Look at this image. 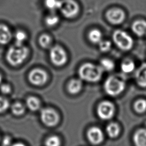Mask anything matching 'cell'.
<instances>
[{
  "mask_svg": "<svg viewBox=\"0 0 146 146\" xmlns=\"http://www.w3.org/2000/svg\"><path fill=\"white\" fill-rule=\"evenodd\" d=\"M1 81H2V76H1V75L0 74V84H1Z\"/></svg>",
  "mask_w": 146,
  "mask_h": 146,
  "instance_id": "obj_34",
  "label": "cell"
},
{
  "mask_svg": "<svg viewBox=\"0 0 146 146\" xmlns=\"http://www.w3.org/2000/svg\"><path fill=\"white\" fill-rule=\"evenodd\" d=\"M115 107L113 104L108 101L100 103L98 107V115L103 120L110 119L114 114Z\"/></svg>",
  "mask_w": 146,
  "mask_h": 146,
  "instance_id": "obj_9",
  "label": "cell"
},
{
  "mask_svg": "<svg viewBox=\"0 0 146 146\" xmlns=\"http://www.w3.org/2000/svg\"><path fill=\"white\" fill-rule=\"evenodd\" d=\"M100 66L103 71H110L114 68L115 64L112 60L108 58H104L101 60Z\"/></svg>",
  "mask_w": 146,
  "mask_h": 146,
  "instance_id": "obj_20",
  "label": "cell"
},
{
  "mask_svg": "<svg viewBox=\"0 0 146 146\" xmlns=\"http://www.w3.org/2000/svg\"><path fill=\"white\" fill-rule=\"evenodd\" d=\"M87 137L92 144H99L103 140V134L102 130L98 127L91 128L87 132Z\"/></svg>",
  "mask_w": 146,
  "mask_h": 146,
  "instance_id": "obj_11",
  "label": "cell"
},
{
  "mask_svg": "<svg viewBox=\"0 0 146 146\" xmlns=\"http://www.w3.org/2000/svg\"><path fill=\"white\" fill-rule=\"evenodd\" d=\"M112 39L116 45L122 50H129L133 45L132 38L121 30H115L113 33Z\"/></svg>",
  "mask_w": 146,
  "mask_h": 146,
  "instance_id": "obj_4",
  "label": "cell"
},
{
  "mask_svg": "<svg viewBox=\"0 0 146 146\" xmlns=\"http://www.w3.org/2000/svg\"><path fill=\"white\" fill-rule=\"evenodd\" d=\"M125 87V82L116 76L111 75L106 80L104 88L108 95L116 96L121 94Z\"/></svg>",
  "mask_w": 146,
  "mask_h": 146,
  "instance_id": "obj_3",
  "label": "cell"
},
{
  "mask_svg": "<svg viewBox=\"0 0 146 146\" xmlns=\"http://www.w3.org/2000/svg\"><path fill=\"white\" fill-rule=\"evenodd\" d=\"M9 106V101L6 98L0 96V113L6 111Z\"/></svg>",
  "mask_w": 146,
  "mask_h": 146,
  "instance_id": "obj_30",
  "label": "cell"
},
{
  "mask_svg": "<svg viewBox=\"0 0 146 146\" xmlns=\"http://www.w3.org/2000/svg\"><path fill=\"white\" fill-rule=\"evenodd\" d=\"M131 29L133 33L138 36L146 35V21L144 20L135 21L132 23Z\"/></svg>",
  "mask_w": 146,
  "mask_h": 146,
  "instance_id": "obj_13",
  "label": "cell"
},
{
  "mask_svg": "<svg viewBox=\"0 0 146 146\" xmlns=\"http://www.w3.org/2000/svg\"><path fill=\"white\" fill-rule=\"evenodd\" d=\"M103 71L100 66L91 63H85L80 67L78 74L82 79L87 82H95L100 79Z\"/></svg>",
  "mask_w": 146,
  "mask_h": 146,
  "instance_id": "obj_2",
  "label": "cell"
},
{
  "mask_svg": "<svg viewBox=\"0 0 146 146\" xmlns=\"http://www.w3.org/2000/svg\"><path fill=\"white\" fill-rule=\"evenodd\" d=\"M38 41L41 47L44 48H48L51 45V39L48 35L46 34H43L39 36Z\"/></svg>",
  "mask_w": 146,
  "mask_h": 146,
  "instance_id": "obj_23",
  "label": "cell"
},
{
  "mask_svg": "<svg viewBox=\"0 0 146 146\" xmlns=\"http://www.w3.org/2000/svg\"><path fill=\"white\" fill-rule=\"evenodd\" d=\"M12 146H25V145L22 143H16L13 145Z\"/></svg>",
  "mask_w": 146,
  "mask_h": 146,
  "instance_id": "obj_33",
  "label": "cell"
},
{
  "mask_svg": "<svg viewBox=\"0 0 146 146\" xmlns=\"http://www.w3.org/2000/svg\"><path fill=\"white\" fill-rule=\"evenodd\" d=\"M135 68V64L131 59H125L121 64V71L126 74L132 72Z\"/></svg>",
  "mask_w": 146,
  "mask_h": 146,
  "instance_id": "obj_19",
  "label": "cell"
},
{
  "mask_svg": "<svg viewBox=\"0 0 146 146\" xmlns=\"http://www.w3.org/2000/svg\"><path fill=\"white\" fill-rule=\"evenodd\" d=\"M50 58L51 62L56 66L64 65L67 60L65 50L59 46H55L50 49Z\"/></svg>",
  "mask_w": 146,
  "mask_h": 146,
  "instance_id": "obj_6",
  "label": "cell"
},
{
  "mask_svg": "<svg viewBox=\"0 0 146 146\" xmlns=\"http://www.w3.org/2000/svg\"><path fill=\"white\" fill-rule=\"evenodd\" d=\"M133 140L135 146H146V129L136 131L133 135Z\"/></svg>",
  "mask_w": 146,
  "mask_h": 146,
  "instance_id": "obj_15",
  "label": "cell"
},
{
  "mask_svg": "<svg viewBox=\"0 0 146 146\" xmlns=\"http://www.w3.org/2000/svg\"><path fill=\"white\" fill-rule=\"evenodd\" d=\"M28 108L31 111H36L40 107V102L38 99L34 97H30L26 101Z\"/></svg>",
  "mask_w": 146,
  "mask_h": 146,
  "instance_id": "obj_21",
  "label": "cell"
},
{
  "mask_svg": "<svg viewBox=\"0 0 146 146\" xmlns=\"http://www.w3.org/2000/svg\"><path fill=\"white\" fill-rule=\"evenodd\" d=\"M89 40L93 43H99L102 40V34L98 29L91 30L88 35Z\"/></svg>",
  "mask_w": 146,
  "mask_h": 146,
  "instance_id": "obj_17",
  "label": "cell"
},
{
  "mask_svg": "<svg viewBox=\"0 0 146 146\" xmlns=\"http://www.w3.org/2000/svg\"><path fill=\"white\" fill-rule=\"evenodd\" d=\"M106 131L110 137L115 138L119 134L120 127L116 123H111L107 125Z\"/></svg>",
  "mask_w": 146,
  "mask_h": 146,
  "instance_id": "obj_18",
  "label": "cell"
},
{
  "mask_svg": "<svg viewBox=\"0 0 146 146\" xmlns=\"http://www.w3.org/2000/svg\"><path fill=\"white\" fill-rule=\"evenodd\" d=\"M82 87V82L81 80L74 79L70 81L68 84V90L72 94H75L79 92Z\"/></svg>",
  "mask_w": 146,
  "mask_h": 146,
  "instance_id": "obj_16",
  "label": "cell"
},
{
  "mask_svg": "<svg viewBox=\"0 0 146 146\" xmlns=\"http://www.w3.org/2000/svg\"><path fill=\"white\" fill-rule=\"evenodd\" d=\"M59 21V17L55 14H51L47 15L45 18V22L48 26H54L58 23Z\"/></svg>",
  "mask_w": 146,
  "mask_h": 146,
  "instance_id": "obj_24",
  "label": "cell"
},
{
  "mask_svg": "<svg viewBox=\"0 0 146 146\" xmlns=\"http://www.w3.org/2000/svg\"><path fill=\"white\" fill-rule=\"evenodd\" d=\"M133 107L137 113H143L146 111V100L142 99H138L135 102Z\"/></svg>",
  "mask_w": 146,
  "mask_h": 146,
  "instance_id": "obj_22",
  "label": "cell"
},
{
  "mask_svg": "<svg viewBox=\"0 0 146 146\" xmlns=\"http://www.w3.org/2000/svg\"><path fill=\"white\" fill-rule=\"evenodd\" d=\"M12 38V34L9 28L5 25L0 24V44H6Z\"/></svg>",
  "mask_w": 146,
  "mask_h": 146,
  "instance_id": "obj_14",
  "label": "cell"
},
{
  "mask_svg": "<svg viewBox=\"0 0 146 146\" xmlns=\"http://www.w3.org/2000/svg\"><path fill=\"white\" fill-rule=\"evenodd\" d=\"M60 2V0H44V5L48 9L53 11L59 9Z\"/></svg>",
  "mask_w": 146,
  "mask_h": 146,
  "instance_id": "obj_25",
  "label": "cell"
},
{
  "mask_svg": "<svg viewBox=\"0 0 146 146\" xmlns=\"http://www.w3.org/2000/svg\"><path fill=\"white\" fill-rule=\"evenodd\" d=\"M45 144L46 146H60V140L58 136H52L47 139Z\"/></svg>",
  "mask_w": 146,
  "mask_h": 146,
  "instance_id": "obj_27",
  "label": "cell"
},
{
  "mask_svg": "<svg viewBox=\"0 0 146 146\" xmlns=\"http://www.w3.org/2000/svg\"><path fill=\"white\" fill-rule=\"evenodd\" d=\"M47 74L43 70L35 68L31 71L29 75V80L31 83L35 86H42L47 80Z\"/></svg>",
  "mask_w": 146,
  "mask_h": 146,
  "instance_id": "obj_8",
  "label": "cell"
},
{
  "mask_svg": "<svg viewBox=\"0 0 146 146\" xmlns=\"http://www.w3.org/2000/svg\"><path fill=\"white\" fill-rule=\"evenodd\" d=\"M11 110L14 114L16 115H20L23 113L25 111V108L21 103H16L12 106Z\"/></svg>",
  "mask_w": 146,
  "mask_h": 146,
  "instance_id": "obj_28",
  "label": "cell"
},
{
  "mask_svg": "<svg viewBox=\"0 0 146 146\" xmlns=\"http://www.w3.org/2000/svg\"><path fill=\"white\" fill-rule=\"evenodd\" d=\"M59 10L67 18L75 17L79 11V6L74 0H61Z\"/></svg>",
  "mask_w": 146,
  "mask_h": 146,
  "instance_id": "obj_5",
  "label": "cell"
},
{
  "mask_svg": "<svg viewBox=\"0 0 146 146\" xmlns=\"http://www.w3.org/2000/svg\"><path fill=\"white\" fill-rule=\"evenodd\" d=\"M40 118L42 122L48 127L55 125L59 120V117L56 112L50 108L43 109L40 113Z\"/></svg>",
  "mask_w": 146,
  "mask_h": 146,
  "instance_id": "obj_10",
  "label": "cell"
},
{
  "mask_svg": "<svg viewBox=\"0 0 146 146\" xmlns=\"http://www.w3.org/2000/svg\"><path fill=\"white\" fill-rule=\"evenodd\" d=\"M11 143V138L9 136H6L3 138L2 140L3 146H9Z\"/></svg>",
  "mask_w": 146,
  "mask_h": 146,
  "instance_id": "obj_32",
  "label": "cell"
},
{
  "mask_svg": "<svg viewBox=\"0 0 146 146\" xmlns=\"http://www.w3.org/2000/svg\"><path fill=\"white\" fill-rule=\"evenodd\" d=\"M0 90L2 93L4 94H7L11 91V87L8 84H3L0 86Z\"/></svg>",
  "mask_w": 146,
  "mask_h": 146,
  "instance_id": "obj_31",
  "label": "cell"
},
{
  "mask_svg": "<svg viewBox=\"0 0 146 146\" xmlns=\"http://www.w3.org/2000/svg\"><path fill=\"white\" fill-rule=\"evenodd\" d=\"M135 79L137 84L141 87H146V63H143L135 72Z\"/></svg>",
  "mask_w": 146,
  "mask_h": 146,
  "instance_id": "obj_12",
  "label": "cell"
},
{
  "mask_svg": "<svg viewBox=\"0 0 146 146\" xmlns=\"http://www.w3.org/2000/svg\"><path fill=\"white\" fill-rule=\"evenodd\" d=\"M29 52V50L25 46L15 44L7 50L6 55V60L10 65L18 66L25 60Z\"/></svg>",
  "mask_w": 146,
  "mask_h": 146,
  "instance_id": "obj_1",
  "label": "cell"
},
{
  "mask_svg": "<svg viewBox=\"0 0 146 146\" xmlns=\"http://www.w3.org/2000/svg\"><path fill=\"white\" fill-rule=\"evenodd\" d=\"M99 48L102 52H107L109 51L111 47V43L108 40H102L99 43Z\"/></svg>",
  "mask_w": 146,
  "mask_h": 146,
  "instance_id": "obj_29",
  "label": "cell"
},
{
  "mask_svg": "<svg viewBox=\"0 0 146 146\" xmlns=\"http://www.w3.org/2000/svg\"><path fill=\"white\" fill-rule=\"evenodd\" d=\"M26 34L21 30L18 31L15 34V44L17 45H23V42L26 39Z\"/></svg>",
  "mask_w": 146,
  "mask_h": 146,
  "instance_id": "obj_26",
  "label": "cell"
},
{
  "mask_svg": "<svg viewBox=\"0 0 146 146\" xmlns=\"http://www.w3.org/2000/svg\"><path fill=\"white\" fill-rule=\"evenodd\" d=\"M106 15L108 22L113 25L121 23L125 18V14L124 11L117 7H113L108 10Z\"/></svg>",
  "mask_w": 146,
  "mask_h": 146,
  "instance_id": "obj_7",
  "label": "cell"
}]
</instances>
